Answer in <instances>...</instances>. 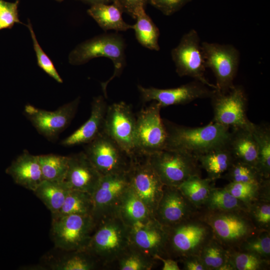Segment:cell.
<instances>
[{"label":"cell","instance_id":"1","mask_svg":"<svg viewBox=\"0 0 270 270\" xmlns=\"http://www.w3.org/2000/svg\"><path fill=\"white\" fill-rule=\"evenodd\" d=\"M163 227L166 232L164 258L178 262L188 256H198L214 237L210 227L202 218L200 210L180 222Z\"/></svg>","mask_w":270,"mask_h":270},{"label":"cell","instance_id":"2","mask_svg":"<svg viewBox=\"0 0 270 270\" xmlns=\"http://www.w3.org/2000/svg\"><path fill=\"white\" fill-rule=\"evenodd\" d=\"M164 124L168 132L166 148L186 151L196 157L226 144L230 132V128L212 121L206 126L194 128Z\"/></svg>","mask_w":270,"mask_h":270},{"label":"cell","instance_id":"3","mask_svg":"<svg viewBox=\"0 0 270 270\" xmlns=\"http://www.w3.org/2000/svg\"><path fill=\"white\" fill-rule=\"evenodd\" d=\"M130 244V229L116 214L96 224L86 250L104 269H110Z\"/></svg>","mask_w":270,"mask_h":270},{"label":"cell","instance_id":"4","mask_svg":"<svg viewBox=\"0 0 270 270\" xmlns=\"http://www.w3.org/2000/svg\"><path fill=\"white\" fill-rule=\"evenodd\" d=\"M210 227L214 238L228 250L238 249L248 238L260 231L244 210H200Z\"/></svg>","mask_w":270,"mask_h":270},{"label":"cell","instance_id":"5","mask_svg":"<svg viewBox=\"0 0 270 270\" xmlns=\"http://www.w3.org/2000/svg\"><path fill=\"white\" fill-rule=\"evenodd\" d=\"M125 41L121 35L116 33L100 34L77 46L69 54V62L77 66L98 57L110 59L114 64V72L108 81L102 83L104 96L106 98L108 84L116 76H118L125 66Z\"/></svg>","mask_w":270,"mask_h":270},{"label":"cell","instance_id":"6","mask_svg":"<svg viewBox=\"0 0 270 270\" xmlns=\"http://www.w3.org/2000/svg\"><path fill=\"white\" fill-rule=\"evenodd\" d=\"M148 156L164 186L178 187L192 177L201 176L197 157L187 152L166 148Z\"/></svg>","mask_w":270,"mask_h":270},{"label":"cell","instance_id":"7","mask_svg":"<svg viewBox=\"0 0 270 270\" xmlns=\"http://www.w3.org/2000/svg\"><path fill=\"white\" fill-rule=\"evenodd\" d=\"M96 226L91 216L52 218L51 234L56 247L66 252L86 250Z\"/></svg>","mask_w":270,"mask_h":270},{"label":"cell","instance_id":"8","mask_svg":"<svg viewBox=\"0 0 270 270\" xmlns=\"http://www.w3.org/2000/svg\"><path fill=\"white\" fill-rule=\"evenodd\" d=\"M201 50L206 68L213 72L216 80V90L225 92L234 85L240 63L238 50L232 44L202 42Z\"/></svg>","mask_w":270,"mask_h":270},{"label":"cell","instance_id":"9","mask_svg":"<svg viewBox=\"0 0 270 270\" xmlns=\"http://www.w3.org/2000/svg\"><path fill=\"white\" fill-rule=\"evenodd\" d=\"M155 102L142 109L136 117V154L150 155L166 148L168 132Z\"/></svg>","mask_w":270,"mask_h":270},{"label":"cell","instance_id":"10","mask_svg":"<svg viewBox=\"0 0 270 270\" xmlns=\"http://www.w3.org/2000/svg\"><path fill=\"white\" fill-rule=\"evenodd\" d=\"M86 144L84 152L102 176L128 171L132 158L104 130Z\"/></svg>","mask_w":270,"mask_h":270},{"label":"cell","instance_id":"11","mask_svg":"<svg viewBox=\"0 0 270 270\" xmlns=\"http://www.w3.org/2000/svg\"><path fill=\"white\" fill-rule=\"evenodd\" d=\"M176 71L180 76H188L209 88L216 90L204 76L206 66L202 56L200 38L194 29L184 34L178 45L171 50Z\"/></svg>","mask_w":270,"mask_h":270},{"label":"cell","instance_id":"12","mask_svg":"<svg viewBox=\"0 0 270 270\" xmlns=\"http://www.w3.org/2000/svg\"><path fill=\"white\" fill-rule=\"evenodd\" d=\"M210 98L214 112L212 122L230 128L252 126V122L246 116L248 98L242 86L234 85L225 92L214 90Z\"/></svg>","mask_w":270,"mask_h":270},{"label":"cell","instance_id":"13","mask_svg":"<svg viewBox=\"0 0 270 270\" xmlns=\"http://www.w3.org/2000/svg\"><path fill=\"white\" fill-rule=\"evenodd\" d=\"M128 174L130 188L153 215L164 184L151 166L148 156L138 154L132 156Z\"/></svg>","mask_w":270,"mask_h":270},{"label":"cell","instance_id":"14","mask_svg":"<svg viewBox=\"0 0 270 270\" xmlns=\"http://www.w3.org/2000/svg\"><path fill=\"white\" fill-rule=\"evenodd\" d=\"M129 188L128 172L102 176L92 194V216L96 224L105 218L118 214L122 198Z\"/></svg>","mask_w":270,"mask_h":270},{"label":"cell","instance_id":"15","mask_svg":"<svg viewBox=\"0 0 270 270\" xmlns=\"http://www.w3.org/2000/svg\"><path fill=\"white\" fill-rule=\"evenodd\" d=\"M130 157L136 154V117L124 102L108 106L104 130Z\"/></svg>","mask_w":270,"mask_h":270},{"label":"cell","instance_id":"16","mask_svg":"<svg viewBox=\"0 0 270 270\" xmlns=\"http://www.w3.org/2000/svg\"><path fill=\"white\" fill-rule=\"evenodd\" d=\"M80 100V98H77L54 111L26 104L24 112L38 132L52 140L69 126L76 114Z\"/></svg>","mask_w":270,"mask_h":270},{"label":"cell","instance_id":"17","mask_svg":"<svg viewBox=\"0 0 270 270\" xmlns=\"http://www.w3.org/2000/svg\"><path fill=\"white\" fill-rule=\"evenodd\" d=\"M144 102H155L161 108L172 105L184 104L196 100L210 98L214 89H210L202 82L194 80L177 88L160 89L138 86Z\"/></svg>","mask_w":270,"mask_h":270},{"label":"cell","instance_id":"18","mask_svg":"<svg viewBox=\"0 0 270 270\" xmlns=\"http://www.w3.org/2000/svg\"><path fill=\"white\" fill-rule=\"evenodd\" d=\"M199 212L176 186H164L154 212V218L162 226L180 222Z\"/></svg>","mask_w":270,"mask_h":270},{"label":"cell","instance_id":"19","mask_svg":"<svg viewBox=\"0 0 270 270\" xmlns=\"http://www.w3.org/2000/svg\"><path fill=\"white\" fill-rule=\"evenodd\" d=\"M68 156V168L64 182L71 190L92 194L102 176L84 151Z\"/></svg>","mask_w":270,"mask_h":270},{"label":"cell","instance_id":"20","mask_svg":"<svg viewBox=\"0 0 270 270\" xmlns=\"http://www.w3.org/2000/svg\"><path fill=\"white\" fill-rule=\"evenodd\" d=\"M108 106L103 96L94 98L91 104V112L88 119L63 140L60 144L64 146H72L86 144L94 140L103 131Z\"/></svg>","mask_w":270,"mask_h":270},{"label":"cell","instance_id":"21","mask_svg":"<svg viewBox=\"0 0 270 270\" xmlns=\"http://www.w3.org/2000/svg\"><path fill=\"white\" fill-rule=\"evenodd\" d=\"M166 232L154 219L144 226L130 229V244L146 254L154 258L164 257Z\"/></svg>","mask_w":270,"mask_h":270},{"label":"cell","instance_id":"22","mask_svg":"<svg viewBox=\"0 0 270 270\" xmlns=\"http://www.w3.org/2000/svg\"><path fill=\"white\" fill-rule=\"evenodd\" d=\"M9 174L17 184L34 192L44 180L38 156L24 150L6 169Z\"/></svg>","mask_w":270,"mask_h":270},{"label":"cell","instance_id":"23","mask_svg":"<svg viewBox=\"0 0 270 270\" xmlns=\"http://www.w3.org/2000/svg\"><path fill=\"white\" fill-rule=\"evenodd\" d=\"M252 124L249 128H231L228 145L236 161L257 168L258 152L251 129Z\"/></svg>","mask_w":270,"mask_h":270},{"label":"cell","instance_id":"24","mask_svg":"<svg viewBox=\"0 0 270 270\" xmlns=\"http://www.w3.org/2000/svg\"><path fill=\"white\" fill-rule=\"evenodd\" d=\"M118 214L130 229L140 228L154 219L145 204L130 186L122 198Z\"/></svg>","mask_w":270,"mask_h":270},{"label":"cell","instance_id":"25","mask_svg":"<svg viewBox=\"0 0 270 270\" xmlns=\"http://www.w3.org/2000/svg\"><path fill=\"white\" fill-rule=\"evenodd\" d=\"M197 158L200 168L206 172L207 178L214 182L222 178L235 160L228 143L200 154Z\"/></svg>","mask_w":270,"mask_h":270},{"label":"cell","instance_id":"26","mask_svg":"<svg viewBox=\"0 0 270 270\" xmlns=\"http://www.w3.org/2000/svg\"><path fill=\"white\" fill-rule=\"evenodd\" d=\"M122 12L120 7L114 2L91 5L88 10V14L104 31H126L132 29V25L129 24L124 20Z\"/></svg>","mask_w":270,"mask_h":270},{"label":"cell","instance_id":"27","mask_svg":"<svg viewBox=\"0 0 270 270\" xmlns=\"http://www.w3.org/2000/svg\"><path fill=\"white\" fill-rule=\"evenodd\" d=\"M70 190L64 182L44 180L33 192L53 215L60 210Z\"/></svg>","mask_w":270,"mask_h":270},{"label":"cell","instance_id":"28","mask_svg":"<svg viewBox=\"0 0 270 270\" xmlns=\"http://www.w3.org/2000/svg\"><path fill=\"white\" fill-rule=\"evenodd\" d=\"M134 18L136 23L132 25V29L138 42L147 48L158 51L160 30L146 14L144 8H141L137 12Z\"/></svg>","mask_w":270,"mask_h":270},{"label":"cell","instance_id":"29","mask_svg":"<svg viewBox=\"0 0 270 270\" xmlns=\"http://www.w3.org/2000/svg\"><path fill=\"white\" fill-rule=\"evenodd\" d=\"M198 256L208 270H233L230 262V250L214 237L204 246Z\"/></svg>","mask_w":270,"mask_h":270},{"label":"cell","instance_id":"30","mask_svg":"<svg viewBox=\"0 0 270 270\" xmlns=\"http://www.w3.org/2000/svg\"><path fill=\"white\" fill-rule=\"evenodd\" d=\"M230 194L248 206L260 199L270 198V180L262 184L230 182L224 187Z\"/></svg>","mask_w":270,"mask_h":270},{"label":"cell","instance_id":"31","mask_svg":"<svg viewBox=\"0 0 270 270\" xmlns=\"http://www.w3.org/2000/svg\"><path fill=\"white\" fill-rule=\"evenodd\" d=\"M214 181L201 176H195L186 180L178 186L186 198L200 210L206 202L214 186Z\"/></svg>","mask_w":270,"mask_h":270},{"label":"cell","instance_id":"32","mask_svg":"<svg viewBox=\"0 0 270 270\" xmlns=\"http://www.w3.org/2000/svg\"><path fill=\"white\" fill-rule=\"evenodd\" d=\"M157 260L130 244L128 248L112 266L119 270H150Z\"/></svg>","mask_w":270,"mask_h":270},{"label":"cell","instance_id":"33","mask_svg":"<svg viewBox=\"0 0 270 270\" xmlns=\"http://www.w3.org/2000/svg\"><path fill=\"white\" fill-rule=\"evenodd\" d=\"M252 131L258 152L257 168L266 178H270V128L268 124H252Z\"/></svg>","mask_w":270,"mask_h":270},{"label":"cell","instance_id":"34","mask_svg":"<svg viewBox=\"0 0 270 270\" xmlns=\"http://www.w3.org/2000/svg\"><path fill=\"white\" fill-rule=\"evenodd\" d=\"M92 208L93 202L90 194L70 190L62 206L56 214L52 215V218L68 214L92 216Z\"/></svg>","mask_w":270,"mask_h":270},{"label":"cell","instance_id":"35","mask_svg":"<svg viewBox=\"0 0 270 270\" xmlns=\"http://www.w3.org/2000/svg\"><path fill=\"white\" fill-rule=\"evenodd\" d=\"M68 254L54 262V270H93L104 269L102 265L86 250L67 252Z\"/></svg>","mask_w":270,"mask_h":270},{"label":"cell","instance_id":"36","mask_svg":"<svg viewBox=\"0 0 270 270\" xmlns=\"http://www.w3.org/2000/svg\"><path fill=\"white\" fill-rule=\"evenodd\" d=\"M248 206L235 198L224 188L214 187L203 206L200 210H244Z\"/></svg>","mask_w":270,"mask_h":270},{"label":"cell","instance_id":"37","mask_svg":"<svg viewBox=\"0 0 270 270\" xmlns=\"http://www.w3.org/2000/svg\"><path fill=\"white\" fill-rule=\"evenodd\" d=\"M44 180L64 182L68 168V156L56 154L38 155Z\"/></svg>","mask_w":270,"mask_h":270},{"label":"cell","instance_id":"38","mask_svg":"<svg viewBox=\"0 0 270 270\" xmlns=\"http://www.w3.org/2000/svg\"><path fill=\"white\" fill-rule=\"evenodd\" d=\"M230 182H242L261 184L270 178H265L258 168L234 160L222 176Z\"/></svg>","mask_w":270,"mask_h":270},{"label":"cell","instance_id":"39","mask_svg":"<svg viewBox=\"0 0 270 270\" xmlns=\"http://www.w3.org/2000/svg\"><path fill=\"white\" fill-rule=\"evenodd\" d=\"M230 250V262L233 270H261L269 268L270 260L248 252Z\"/></svg>","mask_w":270,"mask_h":270},{"label":"cell","instance_id":"40","mask_svg":"<svg viewBox=\"0 0 270 270\" xmlns=\"http://www.w3.org/2000/svg\"><path fill=\"white\" fill-rule=\"evenodd\" d=\"M238 249L252 252L270 260V231H258L248 238Z\"/></svg>","mask_w":270,"mask_h":270},{"label":"cell","instance_id":"41","mask_svg":"<svg viewBox=\"0 0 270 270\" xmlns=\"http://www.w3.org/2000/svg\"><path fill=\"white\" fill-rule=\"evenodd\" d=\"M248 212L257 229L270 231V199H260L253 202L248 206Z\"/></svg>","mask_w":270,"mask_h":270},{"label":"cell","instance_id":"42","mask_svg":"<svg viewBox=\"0 0 270 270\" xmlns=\"http://www.w3.org/2000/svg\"><path fill=\"white\" fill-rule=\"evenodd\" d=\"M27 26L32 40L34 48L36 54L38 66L57 82L62 83L63 82L62 80L57 72L53 63L44 52L38 42L31 22L29 20Z\"/></svg>","mask_w":270,"mask_h":270},{"label":"cell","instance_id":"43","mask_svg":"<svg viewBox=\"0 0 270 270\" xmlns=\"http://www.w3.org/2000/svg\"><path fill=\"white\" fill-rule=\"evenodd\" d=\"M19 2H4L0 10V30L12 28L15 23H20L18 18V8Z\"/></svg>","mask_w":270,"mask_h":270},{"label":"cell","instance_id":"44","mask_svg":"<svg viewBox=\"0 0 270 270\" xmlns=\"http://www.w3.org/2000/svg\"><path fill=\"white\" fill-rule=\"evenodd\" d=\"M192 0H149L152 6L164 14L170 16L180 10Z\"/></svg>","mask_w":270,"mask_h":270},{"label":"cell","instance_id":"45","mask_svg":"<svg viewBox=\"0 0 270 270\" xmlns=\"http://www.w3.org/2000/svg\"><path fill=\"white\" fill-rule=\"evenodd\" d=\"M149 0H115L114 3L122 12L128 13L134 18L137 12L141 8H144Z\"/></svg>","mask_w":270,"mask_h":270},{"label":"cell","instance_id":"46","mask_svg":"<svg viewBox=\"0 0 270 270\" xmlns=\"http://www.w3.org/2000/svg\"><path fill=\"white\" fill-rule=\"evenodd\" d=\"M184 270H208L198 256L187 257L180 261Z\"/></svg>","mask_w":270,"mask_h":270},{"label":"cell","instance_id":"47","mask_svg":"<svg viewBox=\"0 0 270 270\" xmlns=\"http://www.w3.org/2000/svg\"><path fill=\"white\" fill-rule=\"evenodd\" d=\"M156 259L160 260L163 263L162 270H180L178 265V261L168 258H164L160 256H156Z\"/></svg>","mask_w":270,"mask_h":270},{"label":"cell","instance_id":"48","mask_svg":"<svg viewBox=\"0 0 270 270\" xmlns=\"http://www.w3.org/2000/svg\"><path fill=\"white\" fill-rule=\"evenodd\" d=\"M91 5L95 4H110L114 2L115 0H82Z\"/></svg>","mask_w":270,"mask_h":270},{"label":"cell","instance_id":"49","mask_svg":"<svg viewBox=\"0 0 270 270\" xmlns=\"http://www.w3.org/2000/svg\"><path fill=\"white\" fill-rule=\"evenodd\" d=\"M4 2L5 1H4L3 0H0V10L2 8V6H3Z\"/></svg>","mask_w":270,"mask_h":270},{"label":"cell","instance_id":"50","mask_svg":"<svg viewBox=\"0 0 270 270\" xmlns=\"http://www.w3.org/2000/svg\"><path fill=\"white\" fill-rule=\"evenodd\" d=\"M59 0V1H60V0Z\"/></svg>","mask_w":270,"mask_h":270}]
</instances>
